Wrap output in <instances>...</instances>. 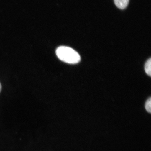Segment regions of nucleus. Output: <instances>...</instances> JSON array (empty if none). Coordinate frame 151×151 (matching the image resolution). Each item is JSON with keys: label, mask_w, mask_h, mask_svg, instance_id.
<instances>
[{"label": "nucleus", "mask_w": 151, "mask_h": 151, "mask_svg": "<svg viewBox=\"0 0 151 151\" xmlns=\"http://www.w3.org/2000/svg\"><path fill=\"white\" fill-rule=\"evenodd\" d=\"M2 89V86L1 84V83H0V92H1V90Z\"/></svg>", "instance_id": "nucleus-5"}, {"label": "nucleus", "mask_w": 151, "mask_h": 151, "mask_svg": "<svg viewBox=\"0 0 151 151\" xmlns=\"http://www.w3.org/2000/svg\"><path fill=\"white\" fill-rule=\"evenodd\" d=\"M129 0H114L116 6L121 9H124L129 4Z\"/></svg>", "instance_id": "nucleus-2"}, {"label": "nucleus", "mask_w": 151, "mask_h": 151, "mask_svg": "<svg viewBox=\"0 0 151 151\" xmlns=\"http://www.w3.org/2000/svg\"><path fill=\"white\" fill-rule=\"evenodd\" d=\"M151 59L149 58L147 62H146L145 65V71L146 73L150 76L151 75Z\"/></svg>", "instance_id": "nucleus-3"}, {"label": "nucleus", "mask_w": 151, "mask_h": 151, "mask_svg": "<svg viewBox=\"0 0 151 151\" xmlns=\"http://www.w3.org/2000/svg\"><path fill=\"white\" fill-rule=\"evenodd\" d=\"M56 54L61 61L69 64L78 63L81 60V57L78 52L68 47H59L56 49Z\"/></svg>", "instance_id": "nucleus-1"}, {"label": "nucleus", "mask_w": 151, "mask_h": 151, "mask_svg": "<svg viewBox=\"0 0 151 151\" xmlns=\"http://www.w3.org/2000/svg\"><path fill=\"white\" fill-rule=\"evenodd\" d=\"M145 109L149 113H151V98L150 97L145 104Z\"/></svg>", "instance_id": "nucleus-4"}]
</instances>
